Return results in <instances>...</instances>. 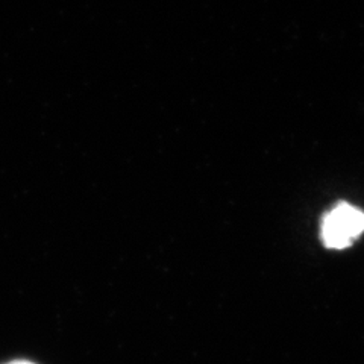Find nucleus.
<instances>
[{"mask_svg": "<svg viewBox=\"0 0 364 364\" xmlns=\"http://www.w3.org/2000/svg\"><path fill=\"white\" fill-rule=\"evenodd\" d=\"M364 232V213L348 202H338L321 225V238L328 249H348Z\"/></svg>", "mask_w": 364, "mask_h": 364, "instance_id": "f257e3e1", "label": "nucleus"}, {"mask_svg": "<svg viewBox=\"0 0 364 364\" xmlns=\"http://www.w3.org/2000/svg\"><path fill=\"white\" fill-rule=\"evenodd\" d=\"M6 364H36V363H31V361H25V360H16V361H11Z\"/></svg>", "mask_w": 364, "mask_h": 364, "instance_id": "f03ea898", "label": "nucleus"}]
</instances>
